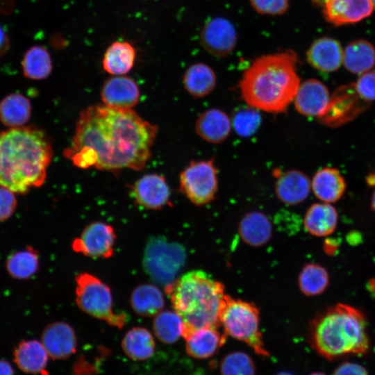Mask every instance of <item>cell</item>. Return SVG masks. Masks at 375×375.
Listing matches in <instances>:
<instances>
[{
  "label": "cell",
  "instance_id": "f1b7e54d",
  "mask_svg": "<svg viewBox=\"0 0 375 375\" xmlns=\"http://www.w3.org/2000/svg\"><path fill=\"white\" fill-rule=\"evenodd\" d=\"M135 50L128 42L117 41L106 49L103 58V69L114 76H122L133 68Z\"/></svg>",
  "mask_w": 375,
  "mask_h": 375
},
{
  "label": "cell",
  "instance_id": "8fae6325",
  "mask_svg": "<svg viewBox=\"0 0 375 375\" xmlns=\"http://www.w3.org/2000/svg\"><path fill=\"white\" fill-rule=\"evenodd\" d=\"M367 105L357 94L353 83L342 85L331 96L327 109L318 119L326 126H338L353 119Z\"/></svg>",
  "mask_w": 375,
  "mask_h": 375
},
{
  "label": "cell",
  "instance_id": "bcb514c9",
  "mask_svg": "<svg viewBox=\"0 0 375 375\" xmlns=\"http://www.w3.org/2000/svg\"><path fill=\"white\" fill-rule=\"evenodd\" d=\"M309 375H326L325 374L322 373V372H314V373H312Z\"/></svg>",
  "mask_w": 375,
  "mask_h": 375
},
{
  "label": "cell",
  "instance_id": "d590c367",
  "mask_svg": "<svg viewBox=\"0 0 375 375\" xmlns=\"http://www.w3.org/2000/svg\"><path fill=\"white\" fill-rule=\"evenodd\" d=\"M221 375H255L253 359L246 353L233 351L223 358L220 363Z\"/></svg>",
  "mask_w": 375,
  "mask_h": 375
},
{
  "label": "cell",
  "instance_id": "277c9868",
  "mask_svg": "<svg viewBox=\"0 0 375 375\" xmlns=\"http://www.w3.org/2000/svg\"><path fill=\"white\" fill-rule=\"evenodd\" d=\"M308 338L312 349L328 360L365 353L369 349L366 317L346 303L328 306L309 322Z\"/></svg>",
  "mask_w": 375,
  "mask_h": 375
},
{
  "label": "cell",
  "instance_id": "603a6c76",
  "mask_svg": "<svg viewBox=\"0 0 375 375\" xmlns=\"http://www.w3.org/2000/svg\"><path fill=\"white\" fill-rule=\"evenodd\" d=\"M347 188L345 180L340 171L333 167L318 170L311 181V190L322 202L333 203L344 195Z\"/></svg>",
  "mask_w": 375,
  "mask_h": 375
},
{
  "label": "cell",
  "instance_id": "44dd1931",
  "mask_svg": "<svg viewBox=\"0 0 375 375\" xmlns=\"http://www.w3.org/2000/svg\"><path fill=\"white\" fill-rule=\"evenodd\" d=\"M338 213L331 203L320 202L312 203L303 218L306 231L315 237H327L337 228Z\"/></svg>",
  "mask_w": 375,
  "mask_h": 375
},
{
  "label": "cell",
  "instance_id": "ac0fdd59",
  "mask_svg": "<svg viewBox=\"0 0 375 375\" xmlns=\"http://www.w3.org/2000/svg\"><path fill=\"white\" fill-rule=\"evenodd\" d=\"M227 334L222 333L219 327H204L192 331L183 338L185 341V351L196 359H206L212 356L224 344Z\"/></svg>",
  "mask_w": 375,
  "mask_h": 375
},
{
  "label": "cell",
  "instance_id": "52a82bcc",
  "mask_svg": "<svg viewBox=\"0 0 375 375\" xmlns=\"http://www.w3.org/2000/svg\"><path fill=\"white\" fill-rule=\"evenodd\" d=\"M76 303L86 314L109 325L122 328L128 316L113 309V299L109 286L93 274L84 272L76 278Z\"/></svg>",
  "mask_w": 375,
  "mask_h": 375
},
{
  "label": "cell",
  "instance_id": "83f0119b",
  "mask_svg": "<svg viewBox=\"0 0 375 375\" xmlns=\"http://www.w3.org/2000/svg\"><path fill=\"white\" fill-rule=\"evenodd\" d=\"M130 304L138 315L151 317L162 310L165 300L162 292L156 285L144 283L138 285L132 291Z\"/></svg>",
  "mask_w": 375,
  "mask_h": 375
},
{
  "label": "cell",
  "instance_id": "7402d4cb",
  "mask_svg": "<svg viewBox=\"0 0 375 375\" xmlns=\"http://www.w3.org/2000/svg\"><path fill=\"white\" fill-rule=\"evenodd\" d=\"M231 128V119L224 111L217 108L201 113L195 124L197 135L212 144L224 142L228 137Z\"/></svg>",
  "mask_w": 375,
  "mask_h": 375
},
{
  "label": "cell",
  "instance_id": "e0dca14e",
  "mask_svg": "<svg viewBox=\"0 0 375 375\" xmlns=\"http://www.w3.org/2000/svg\"><path fill=\"white\" fill-rule=\"evenodd\" d=\"M104 105L120 109H131L139 101L140 90L131 78L115 76L107 79L101 90Z\"/></svg>",
  "mask_w": 375,
  "mask_h": 375
},
{
  "label": "cell",
  "instance_id": "5b68a950",
  "mask_svg": "<svg viewBox=\"0 0 375 375\" xmlns=\"http://www.w3.org/2000/svg\"><path fill=\"white\" fill-rule=\"evenodd\" d=\"M183 321L182 337L201 328L221 326L219 313L224 285L203 270H192L165 288Z\"/></svg>",
  "mask_w": 375,
  "mask_h": 375
},
{
  "label": "cell",
  "instance_id": "c3c4849f",
  "mask_svg": "<svg viewBox=\"0 0 375 375\" xmlns=\"http://www.w3.org/2000/svg\"><path fill=\"white\" fill-rule=\"evenodd\" d=\"M372 1V3L374 6V7H375V0H371Z\"/></svg>",
  "mask_w": 375,
  "mask_h": 375
},
{
  "label": "cell",
  "instance_id": "8d00e7d4",
  "mask_svg": "<svg viewBox=\"0 0 375 375\" xmlns=\"http://www.w3.org/2000/svg\"><path fill=\"white\" fill-rule=\"evenodd\" d=\"M258 110L249 106L234 112L231 124L236 133L247 138L256 132L261 123V117Z\"/></svg>",
  "mask_w": 375,
  "mask_h": 375
},
{
  "label": "cell",
  "instance_id": "5bb4252c",
  "mask_svg": "<svg viewBox=\"0 0 375 375\" xmlns=\"http://www.w3.org/2000/svg\"><path fill=\"white\" fill-rule=\"evenodd\" d=\"M331 96L322 82L310 78L300 83L293 101L302 115L319 118L327 109Z\"/></svg>",
  "mask_w": 375,
  "mask_h": 375
},
{
  "label": "cell",
  "instance_id": "74e56055",
  "mask_svg": "<svg viewBox=\"0 0 375 375\" xmlns=\"http://www.w3.org/2000/svg\"><path fill=\"white\" fill-rule=\"evenodd\" d=\"M358 96L365 102L375 101V70H370L360 75L353 83Z\"/></svg>",
  "mask_w": 375,
  "mask_h": 375
},
{
  "label": "cell",
  "instance_id": "8992f818",
  "mask_svg": "<svg viewBox=\"0 0 375 375\" xmlns=\"http://www.w3.org/2000/svg\"><path fill=\"white\" fill-rule=\"evenodd\" d=\"M219 320L227 335L246 343L257 354L269 356L260 331V311L253 303L225 294Z\"/></svg>",
  "mask_w": 375,
  "mask_h": 375
},
{
  "label": "cell",
  "instance_id": "1f68e13d",
  "mask_svg": "<svg viewBox=\"0 0 375 375\" xmlns=\"http://www.w3.org/2000/svg\"><path fill=\"white\" fill-rule=\"evenodd\" d=\"M330 283L328 270L318 263H306L298 276L300 291L307 297H315L323 294Z\"/></svg>",
  "mask_w": 375,
  "mask_h": 375
},
{
  "label": "cell",
  "instance_id": "4fadbf2b",
  "mask_svg": "<svg viewBox=\"0 0 375 375\" xmlns=\"http://www.w3.org/2000/svg\"><path fill=\"white\" fill-rule=\"evenodd\" d=\"M203 47L212 55L224 57L234 49L236 31L233 24L224 17H215L203 26L201 35Z\"/></svg>",
  "mask_w": 375,
  "mask_h": 375
},
{
  "label": "cell",
  "instance_id": "7bdbcfd3",
  "mask_svg": "<svg viewBox=\"0 0 375 375\" xmlns=\"http://www.w3.org/2000/svg\"><path fill=\"white\" fill-rule=\"evenodd\" d=\"M14 370L11 365L4 360H0V375H13Z\"/></svg>",
  "mask_w": 375,
  "mask_h": 375
},
{
  "label": "cell",
  "instance_id": "b9f144b4",
  "mask_svg": "<svg viewBox=\"0 0 375 375\" xmlns=\"http://www.w3.org/2000/svg\"><path fill=\"white\" fill-rule=\"evenodd\" d=\"M9 45V39L4 30L0 26V56L7 52Z\"/></svg>",
  "mask_w": 375,
  "mask_h": 375
},
{
  "label": "cell",
  "instance_id": "7c38bea8",
  "mask_svg": "<svg viewBox=\"0 0 375 375\" xmlns=\"http://www.w3.org/2000/svg\"><path fill=\"white\" fill-rule=\"evenodd\" d=\"M131 195L139 206L147 209L158 210L169 204L171 192L164 176L149 174L134 183Z\"/></svg>",
  "mask_w": 375,
  "mask_h": 375
},
{
  "label": "cell",
  "instance_id": "f546056e",
  "mask_svg": "<svg viewBox=\"0 0 375 375\" xmlns=\"http://www.w3.org/2000/svg\"><path fill=\"white\" fill-rule=\"evenodd\" d=\"M31 115L30 100L19 93L6 96L0 101V121L9 128L24 126Z\"/></svg>",
  "mask_w": 375,
  "mask_h": 375
},
{
  "label": "cell",
  "instance_id": "2e32d148",
  "mask_svg": "<svg viewBox=\"0 0 375 375\" xmlns=\"http://www.w3.org/2000/svg\"><path fill=\"white\" fill-rule=\"evenodd\" d=\"M371 0H328L322 6L326 20L335 26L358 22L373 12Z\"/></svg>",
  "mask_w": 375,
  "mask_h": 375
},
{
  "label": "cell",
  "instance_id": "ee69618b",
  "mask_svg": "<svg viewBox=\"0 0 375 375\" xmlns=\"http://www.w3.org/2000/svg\"><path fill=\"white\" fill-rule=\"evenodd\" d=\"M371 209L375 212V190L372 193L370 202Z\"/></svg>",
  "mask_w": 375,
  "mask_h": 375
},
{
  "label": "cell",
  "instance_id": "836d02e7",
  "mask_svg": "<svg viewBox=\"0 0 375 375\" xmlns=\"http://www.w3.org/2000/svg\"><path fill=\"white\" fill-rule=\"evenodd\" d=\"M153 331L156 338L166 344L175 343L182 336L183 321L174 310H162L154 316Z\"/></svg>",
  "mask_w": 375,
  "mask_h": 375
},
{
  "label": "cell",
  "instance_id": "f35d334b",
  "mask_svg": "<svg viewBox=\"0 0 375 375\" xmlns=\"http://www.w3.org/2000/svg\"><path fill=\"white\" fill-rule=\"evenodd\" d=\"M253 8L258 13L279 15L286 12L289 0H249Z\"/></svg>",
  "mask_w": 375,
  "mask_h": 375
},
{
  "label": "cell",
  "instance_id": "cb8c5ba5",
  "mask_svg": "<svg viewBox=\"0 0 375 375\" xmlns=\"http://www.w3.org/2000/svg\"><path fill=\"white\" fill-rule=\"evenodd\" d=\"M13 355L15 364L22 372L33 374H47L49 356L41 342L24 340L15 348Z\"/></svg>",
  "mask_w": 375,
  "mask_h": 375
},
{
  "label": "cell",
  "instance_id": "7dc6e473",
  "mask_svg": "<svg viewBox=\"0 0 375 375\" xmlns=\"http://www.w3.org/2000/svg\"><path fill=\"white\" fill-rule=\"evenodd\" d=\"M276 375H292V374L288 372H281V373L277 374Z\"/></svg>",
  "mask_w": 375,
  "mask_h": 375
},
{
  "label": "cell",
  "instance_id": "6da1fadb",
  "mask_svg": "<svg viewBox=\"0 0 375 375\" xmlns=\"http://www.w3.org/2000/svg\"><path fill=\"white\" fill-rule=\"evenodd\" d=\"M157 133L156 125L131 109L90 106L80 112L63 155L81 169L140 171L151 158Z\"/></svg>",
  "mask_w": 375,
  "mask_h": 375
},
{
  "label": "cell",
  "instance_id": "ba28073f",
  "mask_svg": "<svg viewBox=\"0 0 375 375\" xmlns=\"http://www.w3.org/2000/svg\"><path fill=\"white\" fill-rule=\"evenodd\" d=\"M185 260L183 245L162 236H151L145 245L142 264L151 279L165 288L176 280Z\"/></svg>",
  "mask_w": 375,
  "mask_h": 375
},
{
  "label": "cell",
  "instance_id": "9a60e30c",
  "mask_svg": "<svg viewBox=\"0 0 375 375\" xmlns=\"http://www.w3.org/2000/svg\"><path fill=\"white\" fill-rule=\"evenodd\" d=\"M41 342L49 357L54 360H65L77 349V337L74 329L67 323L56 322L43 330Z\"/></svg>",
  "mask_w": 375,
  "mask_h": 375
},
{
  "label": "cell",
  "instance_id": "d6986e66",
  "mask_svg": "<svg viewBox=\"0 0 375 375\" xmlns=\"http://www.w3.org/2000/svg\"><path fill=\"white\" fill-rule=\"evenodd\" d=\"M311 190V181L297 169L278 173L275 183V193L283 203L294 206L304 201Z\"/></svg>",
  "mask_w": 375,
  "mask_h": 375
},
{
  "label": "cell",
  "instance_id": "f6af8a7d",
  "mask_svg": "<svg viewBox=\"0 0 375 375\" xmlns=\"http://www.w3.org/2000/svg\"><path fill=\"white\" fill-rule=\"evenodd\" d=\"M328 0H311L312 3L317 6H322Z\"/></svg>",
  "mask_w": 375,
  "mask_h": 375
},
{
  "label": "cell",
  "instance_id": "60d3db41",
  "mask_svg": "<svg viewBox=\"0 0 375 375\" xmlns=\"http://www.w3.org/2000/svg\"><path fill=\"white\" fill-rule=\"evenodd\" d=\"M333 375H368V374L362 365L347 362L339 365Z\"/></svg>",
  "mask_w": 375,
  "mask_h": 375
},
{
  "label": "cell",
  "instance_id": "30bf717a",
  "mask_svg": "<svg viewBox=\"0 0 375 375\" xmlns=\"http://www.w3.org/2000/svg\"><path fill=\"white\" fill-rule=\"evenodd\" d=\"M116 233L113 227L103 222L87 225L72 242L74 251L93 258H110L113 256Z\"/></svg>",
  "mask_w": 375,
  "mask_h": 375
},
{
  "label": "cell",
  "instance_id": "4dcf8cb0",
  "mask_svg": "<svg viewBox=\"0 0 375 375\" xmlns=\"http://www.w3.org/2000/svg\"><path fill=\"white\" fill-rule=\"evenodd\" d=\"M185 90L192 97H203L210 94L216 85V75L208 65L197 62L190 66L183 76Z\"/></svg>",
  "mask_w": 375,
  "mask_h": 375
},
{
  "label": "cell",
  "instance_id": "d6a6232c",
  "mask_svg": "<svg viewBox=\"0 0 375 375\" xmlns=\"http://www.w3.org/2000/svg\"><path fill=\"white\" fill-rule=\"evenodd\" d=\"M24 76L33 80H42L51 73L52 60L48 51L42 46L28 49L22 61Z\"/></svg>",
  "mask_w": 375,
  "mask_h": 375
},
{
  "label": "cell",
  "instance_id": "7a4b0ae2",
  "mask_svg": "<svg viewBox=\"0 0 375 375\" xmlns=\"http://www.w3.org/2000/svg\"><path fill=\"white\" fill-rule=\"evenodd\" d=\"M53 158L48 135L35 126L0 132V186L24 194L45 181Z\"/></svg>",
  "mask_w": 375,
  "mask_h": 375
},
{
  "label": "cell",
  "instance_id": "484cf974",
  "mask_svg": "<svg viewBox=\"0 0 375 375\" xmlns=\"http://www.w3.org/2000/svg\"><path fill=\"white\" fill-rule=\"evenodd\" d=\"M121 347L124 354L134 361H144L154 353L156 342L151 332L142 326L129 329L124 335Z\"/></svg>",
  "mask_w": 375,
  "mask_h": 375
},
{
  "label": "cell",
  "instance_id": "ffe728a7",
  "mask_svg": "<svg viewBox=\"0 0 375 375\" xmlns=\"http://www.w3.org/2000/svg\"><path fill=\"white\" fill-rule=\"evenodd\" d=\"M306 58L315 69L330 73L336 71L342 63L343 50L338 40L323 37L315 40L310 46Z\"/></svg>",
  "mask_w": 375,
  "mask_h": 375
},
{
  "label": "cell",
  "instance_id": "3957f363",
  "mask_svg": "<svg viewBox=\"0 0 375 375\" xmlns=\"http://www.w3.org/2000/svg\"><path fill=\"white\" fill-rule=\"evenodd\" d=\"M297 62V54L292 50L265 55L254 60L240 83L246 103L267 112L285 111L300 85Z\"/></svg>",
  "mask_w": 375,
  "mask_h": 375
},
{
  "label": "cell",
  "instance_id": "ab89813d",
  "mask_svg": "<svg viewBox=\"0 0 375 375\" xmlns=\"http://www.w3.org/2000/svg\"><path fill=\"white\" fill-rule=\"evenodd\" d=\"M16 206L15 193L0 186V222L8 219L13 214Z\"/></svg>",
  "mask_w": 375,
  "mask_h": 375
},
{
  "label": "cell",
  "instance_id": "d4e9b609",
  "mask_svg": "<svg viewBox=\"0 0 375 375\" xmlns=\"http://www.w3.org/2000/svg\"><path fill=\"white\" fill-rule=\"evenodd\" d=\"M238 231L246 244L260 247L271 239L272 225L265 214L260 211H251L246 213L241 219Z\"/></svg>",
  "mask_w": 375,
  "mask_h": 375
},
{
  "label": "cell",
  "instance_id": "e575fe53",
  "mask_svg": "<svg viewBox=\"0 0 375 375\" xmlns=\"http://www.w3.org/2000/svg\"><path fill=\"white\" fill-rule=\"evenodd\" d=\"M9 274L17 279H26L36 273L39 267V255L31 247L10 255L6 260Z\"/></svg>",
  "mask_w": 375,
  "mask_h": 375
},
{
  "label": "cell",
  "instance_id": "9c48e42d",
  "mask_svg": "<svg viewBox=\"0 0 375 375\" xmlns=\"http://www.w3.org/2000/svg\"><path fill=\"white\" fill-rule=\"evenodd\" d=\"M181 191L197 206L211 202L216 195L217 169L213 159L192 161L179 176Z\"/></svg>",
  "mask_w": 375,
  "mask_h": 375
},
{
  "label": "cell",
  "instance_id": "4316f807",
  "mask_svg": "<svg viewBox=\"0 0 375 375\" xmlns=\"http://www.w3.org/2000/svg\"><path fill=\"white\" fill-rule=\"evenodd\" d=\"M342 63L352 74L370 71L375 65V48L365 40L352 41L343 50Z\"/></svg>",
  "mask_w": 375,
  "mask_h": 375
}]
</instances>
